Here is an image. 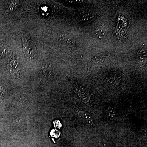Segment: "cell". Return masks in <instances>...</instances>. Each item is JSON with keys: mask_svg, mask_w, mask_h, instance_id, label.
<instances>
[{"mask_svg": "<svg viewBox=\"0 0 147 147\" xmlns=\"http://www.w3.org/2000/svg\"><path fill=\"white\" fill-rule=\"evenodd\" d=\"M7 69L11 74L16 78L21 76V69L19 64L15 61H12L7 65Z\"/></svg>", "mask_w": 147, "mask_h": 147, "instance_id": "6da1fadb", "label": "cell"}, {"mask_svg": "<svg viewBox=\"0 0 147 147\" xmlns=\"http://www.w3.org/2000/svg\"><path fill=\"white\" fill-rule=\"evenodd\" d=\"M22 40L24 44V53L27 57L31 59L32 56L34 57V54L32 53L33 52L32 50V47L30 46V41H28V38L26 35L25 34H22Z\"/></svg>", "mask_w": 147, "mask_h": 147, "instance_id": "7a4b0ae2", "label": "cell"}, {"mask_svg": "<svg viewBox=\"0 0 147 147\" xmlns=\"http://www.w3.org/2000/svg\"><path fill=\"white\" fill-rule=\"evenodd\" d=\"M12 53L9 47L5 45H0V57L8 58L11 55Z\"/></svg>", "mask_w": 147, "mask_h": 147, "instance_id": "5b68a950", "label": "cell"}, {"mask_svg": "<svg viewBox=\"0 0 147 147\" xmlns=\"http://www.w3.org/2000/svg\"><path fill=\"white\" fill-rule=\"evenodd\" d=\"M58 38L60 40H63V41L67 42V43H69V44H74V43L72 41V40L65 34L59 35V36H58Z\"/></svg>", "mask_w": 147, "mask_h": 147, "instance_id": "52a82bcc", "label": "cell"}, {"mask_svg": "<svg viewBox=\"0 0 147 147\" xmlns=\"http://www.w3.org/2000/svg\"><path fill=\"white\" fill-rule=\"evenodd\" d=\"M17 2H12L10 4L9 7V10L10 11H13L14 10L15 8H16V6H17Z\"/></svg>", "mask_w": 147, "mask_h": 147, "instance_id": "9c48e42d", "label": "cell"}, {"mask_svg": "<svg viewBox=\"0 0 147 147\" xmlns=\"http://www.w3.org/2000/svg\"><path fill=\"white\" fill-rule=\"evenodd\" d=\"M4 94V90L2 87L0 86V100L3 99V96Z\"/></svg>", "mask_w": 147, "mask_h": 147, "instance_id": "30bf717a", "label": "cell"}, {"mask_svg": "<svg viewBox=\"0 0 147 147\" xmlns=\"http://www.w3.org/2000/svg\"><path fill=\"white\" fill-rule=\"evenodd\" d=\"M137 63L139 65L144 66L146 64V50L145 48H141L137 54Z\"/></svg>", "mask_w": 147, "mask_h": 147, "instance_id": "3957f363", "label": "cell"}, {"mask_svg": "<svg viewBox=\"0 0 147 147\" xmlns=\"http://www.w3.org/2000/svg\"><path fill=\"white\" fill-rule=\"evenodd\" d=\"M96 16L94 14L92 13H88L83 15L81 18V21H83V22H86V21L94 20Z\"/></svg>", "mask_w": 147, "mask_h": 147, "instance_id": "8992f818", "label": "cell"}, {"mask_svg": "<svg viewBox=\"0 0 147 147\" xmlns=\"http://www.w3.org/2000/svg\"><path fill=\"white\" fill-rule=\"evenodd\" d=\"M105 58L106 57L104 56H96L94 58H93L92 61L93 63H99V62L101 63V62H102L103 61H105Z\"/></svg>", "mask_w": 147, "mask_h": 147, "instance_id": "ba28073f", "label": "cell"}, {"mask_svg": "<svg viewBox=\"0 0 147 147\" xmlns=\"http://www.w3.org/2000/svg\"><path fill=\"white\" fill-rule=\"evenodd\" d=\"M79 117L84 123L88 125L91 124L92 122V120L89 114L84 111H82L79 113Z\"/></svg>", "mask_w": 147, "mask_h": 147, "instance_id": "277c9868", "label": "cell"}]
</instances>
